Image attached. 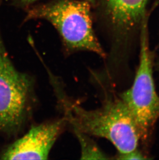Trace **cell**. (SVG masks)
Instances as JSON below:
<instances>
[{"mask_svg":"<svg viewBox=\"0 0 159 160\" xmlns=\"http://www.w3.org/2000/svg\"><path fill=\"white\" fill-rule=\"evenodd\" d=\"M51 82L63 118L74 131L108 139L117 149V154L138 149L141 142L138 127L120 97L107 96L101 107L87 110L66 94L57 77H52Z\"/></svg>","mask_w":159,"mask_h":160,"instance_id":"cell-1","label":"cell"},{"mask_svg":"<svg viewBox=\"0 0 159 160\" xmlns=\"http://www.w3.org/2000/svg\"><path fill=\"white\" fill-rule=\"evenodd\" d=\"M36 104L34 78L14 67L0 31V135L10 138L20 133Z\"/></svg>","mask_w":159,"mask_h":160,"instance_id":"cell-2","label":"cell"},{"mask_svg":"<svg viewBox=\"0 0 159 160\" xmlns=\"http://www.w3.org/2000/svg\"><path fill=\"white\" fill-rule=\"evenodd\" d=\"M37 19L51 23L70 52L85 50L105 57V52L94 31L89 2L60 0L35 7L28 11L26 19Z\"/></svg>","mask_w":159,"mask_h":160,"instance_id":"cell-3","label":"cell"},{"mask_svg":"<svg viewBox=\"0 0 159 160\" xmlns=\"http://www.w3.org/2000/svg\"><path fill=\"white\" fill-rule=\"evenodd\" d=\"M147 23V15L141 26L140 61L133 82L119 95L133 117L141 142L145 146L159 118V95L153 78V56L149 48Z\"/></svg>","mask_w":159,"mask_h":160,"instance_id":"cell-4","label":"cell"},{"mask_svg":"<svg viewBox=\"0 0 159 160\" xmlns=\"http://www.w3.org/2000/svg\"><path fill=\"white\" fill-rule=\"evenodd\" d=\"M67 122L60 119L33 125L19 139L9 145L1 154L3 160H46Z\"/></svg>","mask_w":159,"mask_h":160,"instance_id":"cell-5","label":"cell"},{"mask_svg":"<svg viewBox=\"0 0 159 160\" xmlns=\"http://www.w3.org/2000/svg\"><path fill=\"white\" fill-rule=\"evenodd\" d=\"M149 0H103L113 27L120 41L127 42L141 27Z\"/></svg>","mask_w":159,"mask_h":160,"instance_id":"cell-6","label":"cell"},{"mask_svg":"<svg viewBox=\"0 0 159 160\" xmlns=\"http://www.w3.org/2000/svg\"><path fill=\"white\" fill-rule=\"evenodd\" d=\"M74 132L81 146V159L104 160L109 159L108 156L101 150L96 142L92 140L89 135L80 132Z\"/></svg>","mask_w":159,"mask_h":160,"instance_id":"cell-7","label":"cell"},{"mask_svg":"<svg viewBox=\"0 0 159 160\" xmlns=\"http://www.w3.org/2000/svg\"><path fill=\"white\" fill-rule=\"evenodd\" d=\"M116 156V159L119 160H145L148 159L146 157L147 156L138 149L127 153L117 154Z\"/></svg>","mask_w":159,"mask_h":160,"instance_id":"cell-8","label":"cell"},{"mask_svg":"<svg viewBox=\"0 0 159 160\" xmlns=\"http://www.w3.org/2000/svg\"><path fill=\"white\" fill-rule=\"evenodd\" d=\"M156 66V70L157 72H158V75H159V60L158 61H157V62L156 65H155Z\"/></svg>","mask_w":159,"mask_h":160,"instance_id":"cell-9","label":"cell"},{"mask_svg":"<svg viewBox=\"0 0 159 160\" xmlns=\"http://www.w3.org/2000/svg\"><path fill=\"white\" fill-rule=\"evenodd\" d=\"M21 2H22L23 3H30V2H32L34 1L35 0H20Z\"/></svg>","mask_w":159,"mask_h":160,"instance_id":"cell-10","label":"cell"},{"mask_svg":"<svg viewBox=\"0 0 159 160\" xmlns=\"http://www.w3.org/2000/svg\"><path fill=\"white\" fill-rule=\"evenodd\" d=\"M80 1L87 2L89 3H94V2H95V0H80Z\"/></svg>","mask_w":159,"mask_h":160,"instance_id":"cell-11","label":"cell"}]
</instances>
